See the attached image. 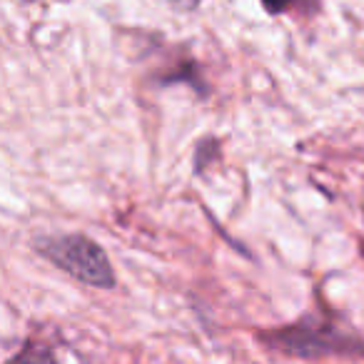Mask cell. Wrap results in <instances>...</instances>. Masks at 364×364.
<instances>
[{"label": "cell", "mask_w": 364, "mask_h": 364, "mask_svg": "<svg viewBox=\"0 0 364 364\" xmlns=\"http://www.w3.org/2000/svg\"><path fill=\"white\" fill-rule=\"evenodd\" d=\"M267 347L277 352L292 354L299 359H317L329 357V354H352L362 352V339L354 337L352 332L337 327L319 317H304L289 327H279L272 332L259 334Z\"/></svg>", "instance_id": "1"}, {"label": "cell", "mask_w": 364, "mask_h": 364, "mask_svg": "<svg viewBox=\"0 0 364 364\" xmlns=\"http://www.w3.org/2000/svg\"><path fill=\"white\" fill-rule=\"evenodd\" d=\"M36 250L58 269L90 287H115V272L105 250L85 235H53L36 240Z\"/></svg>", "instance_id": "2"}, {"label": "cell", "mask_w": 364, "mask_h": 364, "mask_svg": "<svg viewBox=\"0 0 364 364\" xmlns=\"http://www.w3.org/2000/svg\"><path fill=\"white\" fill-rule=\"evenodd\" d=\"M8 364H55L53 362L50 349H46L43 344H28L23 352H18V357H13Z\"/></svg>", "instance_id": "3"}, {"label": "cell", "mask_w": 364, "mask_h": 364, "mask_svg": "<svg viewBox=\"0 0 364 364\" xmlns=\"http://www.w3.org/2000/svg\"><path fill=\"white\" fill-rule=\"evenodd\" d=\"M267 13H287V11H307L312 13L317 8V0H262Z\"/></svg>", "instance_id": "4"}, {"label": "cell", "mask_w": 364, "mask_h": 364, "mask_svg": "<svg viewBox=\"0 0 364 364\" xmlns=\"http://www.w3.org/2000/svg\"><path fill=\"white\" fill-rule=\"evenodd\" d=\"M198 3L200 0H175V6H180V8H195Z\"/></svg>", "instance_id": "5"}]
</instances>
